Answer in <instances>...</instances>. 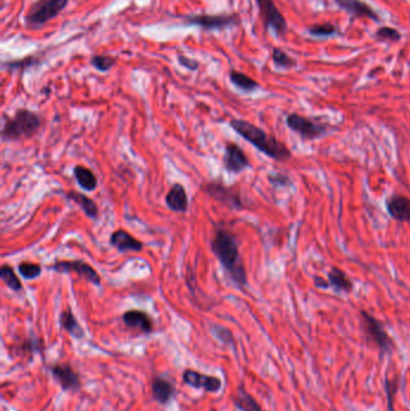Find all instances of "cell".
<instances>
[{"label": "cell", "instance_id": "cell-1", "mask_svg": "<svg viewBox=\"0 0 410 411\" xmlns=\"http://www.w3.org/2000/svg\"><path fill=\"white\" fill-rule=\"evenodd\" d=\"M211 249L219 260L225 272L237 287H244L248 284L247 272L240 254V245L236 237L231 232L219 229L211 240Z\"/></svg>", "mask_w": 410, "mask_h": 411}, {"label": "cell", "instance_id": "cell-2", "mask_svg": "<svg viewBox=\"0 0 410 411\" xmlns=\"http://www.w3.org/2000/svg\"><path fill=\"white\" fill-rule=\"evenodd\" d=\"M230 126L240 136H242L243 139L257 148V151L264 153L271 159H275L277 162H284L291 157L289 148L275 139V136L267 134L257 125L252 124L247 120H231Z\"/></svg>", "mask_w": 410, "mask_h": 411}, {"label": "cell", "instance_id": "cell-3", "mask_svg": "<svg viewBox=\"0 0 410 411\" xmlns=\"http://www.w3.org/2000/svg\"><path fill=\"white\" fill-rule=\"evenodd\" d=\"M41 117L28 108H19L14 116L5 117L1 139L5 142H19L32 139L41 128Z\"/></svg>", "mask_w": 410, "mask_h": 411}, {"label": "cell", "instance_id": "cell-4", "mask_svg": "<svg viewBox=\"0 0 410 411\" xmlns=\"http://www.w3.org/2000/svg\"><path fill=\"white\" fill-rule=\"evenodd\" d=\"M69 0H37L24 17L26 28L30 30L41 29L50 21L56 19L66 9Z\"/></svg>", "mask_w": 410, "mask_h": 411}, {"label": "cell", "instance_id": "cell-5", "mask_svg": "<svg viewBox=\"0 0 410 411\" xmlns=\"http://www.w3.org/2000/svg\"><path fill=\"white\" fill-rule=\"evenodd\" d=\"M182 21L186 26H196L205 32H222L241 24L238 14L188 15L183 16Z\"/></svg>", "mask_w": 410, "mask_h": 411}, {"label": "cell", "instance_id": "cell-6", "mask_svg": "<svg viewBox=\"0 0 410 411\" xmlns=\"http://www.w3.org/2000/svg\"><path fill=\"white\" fill-rule=\"evenodd\" d=\"M264 28L272 32L275 37H283L288 32V22L284 15L277 8L275 0H255Z\"/></svg>", "mask_w": 410, "mask_h": 411}, {"label": "cell", "instance_id": "cell-7", "mask_svg": "<svg viewBox=\"0 0 410 411\" xmlns=\"http://www.w3.org/2000/svg\"><path fill=\"white\" fill-rule=\"evenodd\" d=\"M48 269L56 273H75L95 287L101 285V277L98 271L82 260H58Z\"/></svg>", "mask_w": 410, "mask_h": 411}, {"label": "cell", "instance_id": "cell-8", "mask_svg": "<svg viewBox=\"0 0 410 411\" xmlns=\"http://www.w3.org/2000/svg\"><path fill=\"white\" fill-rule=\"evenodd\" d=\"M286 125L294 133L300 135L302 140L309 141L320 137L325 134L327 130V125L319 123L317 120H311L308 117L301 116L298 113H290L286 117Z\"/></svg>", "mask_w": 410, "mask_h": 411}, {"label": "cell", "instance_id": "cell-9", "mask_svg": "<svg viewBox=\"0 0 410 411\" xmlns=\"http://www.w3.org/2000/svg\"><path fill=\"white\" fill-rule=\"evenodd\" d=\"M201 190L212 199H215V201L233 208V209L243 208L240 195L233 188L226 187L222 182H208V183L201 185Z\"/></svg>", "mask_w": 410, "mask_h": 411}, {"label": "cell", "instance_id": "cell-10", "mask_svg": "<svg viewBox=\"0 0 410 411\" xmlns=\"http://www.w3.org/2000/svg\"><path fill=\"white\" fill-rule=\"evenodd\" d=\"M52 376L57 383L66 392H79L82 388V381L79 374L71 367L70 363H56L52 365Z\"/></svg>", "mask_w": 410, "mask_h": 411}, {"label": "cell", "instance_id": "cell-11", "mask_svg": "<svg viewBox=\"0 0 410 411\" xmlns=\"http://www.w3.org/2000/svg\"><path fill=\"white\" fill-rule=\"evenodd\" d=\"M182 379L188 386L210 393L219 392L222 385H223L222 380L218 376L207 375L194 370H184Z\"/></svg>", "mask_w": 410, "mask_h": 411}, {"label": "cell", "instance_id": "cell-12", "mask_svg": "<svg viewBox=\"0 0 410 411\" xmlns=\"http://www.w3.org/2000/svg\"><path fill=\"white\" fill-rule=\"evenodd\" d=\"M361 315L364 320V329L369 338L377 344L382 352H390L392 347L391 338L389 337L387 331L382 327V323L364 310L361 312Z\"/></svg>", "mask_w": 410, "mask_h": 411}, {"label": "cell", "instance_id": "cell-13", "mask_svg": "<svg viewBox=\"0 0 410 411\" xmlns=\"http://www.w3.org/2000/svg\"><path fill=\"white\" fill-rule=\"evenodd\" d=\"M223 165L226 171L237 175V173L247 170L251 162L248 160L247 155L243 152L242 148L240 147L238 144L230 142L225 147Z\"/></svg>", "mask_w": 410, "mask_h": 411}, {"label": "cell", "instance_id": "cell-14", "mask_svg": "<svg viewBox=\"0 0 410 411\" xmlns=\"http://www.w3.org/2000/svg\"><path fill=\"white\" fill-rule=\"evenodd\" d=\"M335 3L351 17L372 19L375 23L382 22V17L373 10L372 6L362 0H335Z\"/></svg>", "mask_w": 410, "mask_h": 411}, {"label": "cell", "instance_id": "cell-15", "mask_svg": "<svg viewBox=\"0 0 410 411\" xmlns=\"http://www.w3.org/2000/svg\"><path fill=\"white\" fill-rule=\"evenodd\" d=\"M110 243L121 254H126L129 251L140 253L145 247V245L141 240H137L134 236H131L129 232L121 230V229L112 232L111 237H110Z\"/></svg>", "mask_w": 410, "mask_h": 411}, {"label": "cell", "instance_id": "cell-16", "mask_svg": "<svg viewBox=\"0 0 410 411\" xmlns=\"http://www.w3.org/2000/svg\"><path fill=\"white\" fill-rule=\"evenodd\" d=\"M121 320L126 326L133 329H137L139 332L145 333V334L153 332V320L144 310H126V313L121 315Z\"/></svg>", "mask_w": 410, "mask_h": 411}, {"label": "cell", "instance_id": "cell-17", "mask_svg": "<svg viewBox=\"0 0 410 411\" xmlns=\"http://www.w3.org/2000/svg\"><path fill=\"white\" fill-rule=\"evenodd\" d=\"M165 204L173 212L184 214L189 208V199L186 188L181 183H175L171 189L168 190L165 198Z\"/></svg>", "mask_w": 410, "mask_h": 411}, {"label": "cell", "instance_id": "cell-18", "mask_svg": "<svg viewBox=\"0 0 410 411\" xmlns=\"http://www.w3.org/2000/svg\"><path fill=\"white\" fill-rule=\"evenodd\" d=\"M387 209L396 222H410V199L403 195H393L387 201Z\"/></svg>", "mask_w": 410, "mask_h": 411}, {"label": "cell", "instance_id": "cell-19", "mask_svg": "<svg viewBox=\"0 0 410 411\" xmlns=\"http://www.w3.org/2000/svg\"><path fill=\"white\" fill-rule=\"evenodd\" d=\"M175 385L165 376H155L152 383V394L153 399L159 404H168L175 396Z\"/></svg>", "mask_w": 410, "mask_h": 411}, {"label": "cell", "instance_id": "cell-20", "mask_svg": "<svg viewBox=\"0 0 410 411\" xmlns=\"http://www.w3.org/2000/svg\"><path fill=\"white\" fill-rule=\"evenodd\" d=\"M66 198L75 202L77 206H79V208L84 211V214L89 219H92V220H97L98 219V206L87 195L82 194V193L76 191V190H69L68 193H66Z\"/></svg>", "mask_w": 410, "mask_h": 411}, {"label": "cell", "instance_id": "cell-21", "mask_svg": "<svg viewBox=\"0 0 410 411\" xmlns=\"http://www.w3.org/2000/svg\"><path fill=\"white\" fill-rule=\"evenodd\" d=\"M59 325L66 332L69 333L71 337L75 338V339H82L86 336L84 328L79 325L77 319L75 318L74 313L71 312L69 307L63 310L61 315H59Z\"/></svg>", "mask_w": 410, "mask_h": 411}, {"label": "cell", "instance_id": "cell-22", "mask_svg": "<svg viewBox=\"0 0 410 411\" xmlns=\"http://www.w3.org/2000/svg\"><path fill=\"white\" fill-rule=\"evenodd\" d=\"M74 177L77 184L86 191L92 193L98 188V177L95 176V173L89 167L84 166V165L75 166Z\"/></svg>", "mask_w": 410, "mask_h": 411}, {"label": "cell", "instance_id": "cell-23", "mask_svg": "<svg viewBox=\"0 0 410 411\" xmlns=\"http://www.w3.org/2000/svg\"><path fill=\"white\" fill-rule=\"evenodd\" d=\"M327 280L330 287L337 292H350L354 287L351 279L340 268L332 267L327 274Z\"/></svg>", "mask_w": 410, "mask_h": 411}, {"label": "cell", "instance_id": "cell-24", "mask_svg": "<svg viewBox=\"0 0 410 411\" xmlns=\"http://www.w3.org/2000/svg\"><path fill=\"white\" fill-rule=\"evenodd\" d=\"M228 79L236 88L241 89L242 92L252 93L260 87L255 79L237 70H231L228 73Z\"/></svg>", "mask_w": 410, "mask_h": 411}, {"label": "cell", "instance_id": "cell-25", "mask_svg": "<svg viewBox=\"0 0 410 411\" xmlns=\"http://www.w3.org/2000/svg\"><path fill=\"white\" fill-rule=\"evenodd\" d=\"M233 404L241 411H261L257 401L246 391L242 385L238 386L236 396L233 398Z\"/></svg>", "mask_w": 410, "mask_h": 411}, {"label": "cell", "instance_id": "cell-26", "mask_svg": "<svg viewBox=\"0 0 410 411\" xmlns=\"http://www.w3.org/2000/svg\"><path fill=\"white\" fill-rule=\"evenodd\" d=\"M0 279L5 283V285L9 287L10 290L14 292L23 291V285L19 279L17 273L14 272V268L9 265H3L0 268Z\"/></svg>", "mask_w": 410, "mask_h": 411}, {"label": "cell", "instance_id": "cell-27", "mask_svg": "<svg viewBox=\"0 0 410 411\" xmlns=\"http://www.w3.org/2000/svg\"><path fill=\"white\" fill-rule=\"evenodd\" d=\"M41 63V57L39 55H30V56L24 57L22 59L8 60L3 63V68L8 70H17V71H23L29 69L32 66L39 65Z\"/></svg>", "mask_w": 410, "mask_h": 411}, {"label": "cell", "instance_id": "cell-28", "mask_svg": "<svg viewBox=\"0 0 410 411\" xmlns=\"http://www.w3.org/2000/svg\"><path fill=\"white\" fill-rule=\"evenodd\" d=\"M272 61L280 69H293L296 66V60L283 51L280 47H273L272 50Z\"/></svg>", "mask_w": 410, "mask_h": 411}, {"label": "cell", "instance_id": "cell-29", "mask_svg": "<svg viewBox=\"0 0 410 411\" xmlns=\"http://www.w3.org/2000/svg\"><path fill=\"white\" fill-rule=\"evenodd\" d=\"M116 63L117 58L108 55H94L90 58V65L100 73H108L116 65Z\"/></svg>", "mask_w": 410, "mask_h": 411}, {"label": "cell", "instance_id": "cell-30", "mask_svg": "<svg viewBox=\"0 0 410 411\" xmlns=\"http://www.w3.org/2000/svg\"><path fill=\"white\" fill-rule=\"evenodd\" d=\"M17 269H19L21 277L27 279V280H34V279L40 277L42 273L41 265L35 264V262H27V261L19 264Z\"/></svg>", "mask_w": 410, "mask_h": 411}, {"label": "cell", "instance_id": "cell-31", "mask_svg": "<svg viewBox=\"0 0 410 411\" xmlns=\"http://www.w3.org/2000/svg\"><path fill=\"white\" fill-rule=\"evenodd\" d=\"M307 32L313 37H331L338 34L337 27L332 23L314 24L307 29Z\"/></svg>", "mask_w": 410, "mask_h": 411}, {"label": "cell", "instance_id": "cell-32", "mask_svg": "<svg viewBox=\"0 0 410 411\" xmlns=\"http://www.w3.org/2000/svg\"><path fill=\"white\" fill-rule=\"evenodd\" d=\"M401 32H398L396 28L387 27V26H382L375 32V37L379 41L397 42L401 40Z\"/></svg>", "mask_w": 410, "mask_h": 411}, {"label": "cell", "instance_id": "cell-33", "mask_svg": "<svg viewBox=\"0 0 410 411\" xmlns=\"http://www.w3.org/2000/svg\"><path fill=\"white\" fill-rule=\"evenodd\" d=\"M22 350L23 352H27V354H30V355H33L35 352H41L42 349V343L40 339H37V337H32L27 338L23 343H22Z\"/></svg>", "mask_w": 410, "mask_h": 411}, {"label": "cell", "instance_id": "cell-34", "mask_svg": "<svg viewBox=\"0 0 410 411\" xmlns=\"http://www.w3.org/2000/svg\"><path fill=\"white\" fill-rule=\"evenodd\" d=\"M212 332H213L215 337L218 338L220 342L224 343V344H228V345L233 344V333L230 332L228 328L219 326V325H215V326L212 327Z\"/></svg>", "mask_w": 410, "mask_h": 411}, {"label": "cell", "instance_id": "cell-35", "mask_svg": "<svg viewBox=\"0 0 410 411\" xmlns=\"http://www.w3.org/2000/svg\"><path fill=\"white\" fill-rule=\"evenodd\" d=\"M178 64L183 66L184 69L189 70V71H196L200 68V63L199 60L194 59V58H189V57L184 56V55H179L177 57Z\"/></svg>", "mask_w": 410, "mask_h": 411}, {"label": "cell", "instance_id": "cell-36", "mask_svg": "<svg viewBox=\"0 0 410 411\" xmlns=\"http://www.w3.org/2000/svg\"><path fill=\"white\" fill-rule=\"evenodd\" d=\"M269 180H270L271 184L273 185V187H285V185H288L290 183L288 176L280 175V173L270 175L269 176Z\"/></svg>", "mask_w": 410, "mask_h": 411}, {"label": "cell", "instance_id": "cell-37", "mask_svg": "<svg viewBox=\"0 0 410 411\" xmlns=\"http://www.w3.org/2000/svg\"><path fill=\"white\" fill-rule=\"evenodd\" d=\"M313 280H314V285L319 287V289H329L330 287V283H329V280H325L324 278L314 277Z\"/></svg>", "mask_w": 410, "mask_h": 411}]
</instances>
